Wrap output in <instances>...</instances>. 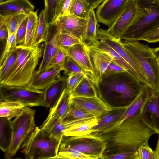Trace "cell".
Segmentation results:
<instances>
[{
    "mask_svg": "<svg viewBox=\"0 0 159 159\" xmlns=\"http://www.w3.org/2000/svg\"><path fill=\"white\" fill-rule=\"evenodd\" d=\"M130 0H104L97 7L98 21L110 27L122 13Z\"/></svg>",
    "mask_w": 159,
    "mask_h": 159,
    "instance_id": "obj_11",
    "label": "cell"
},
{
    "mask_svg": "<svg viewBox=\"0 0 159 159\" xmlns=\"http://www.w3.org/2000/svg\"><path fill=\"white\" fill-rule=\"evenodd\" d=\"M67 51L60 47L58 52L52 61L51 65H59L62 67L66 58L67 56Z\"/></svg>",
    "mask_w": 159,
    "mask_h": 159,
    "instance_id": "obj_47",
    "label": "cell"
},
{
    "mask_svg": "<svg viewBox=\"0 0 159 159\" xmlns=\"http://www.w3.org/2000/svg\"><path fill=\"white\" fill-rule=\"evenodd\" d=\"M48 34L45 42L43 57L36 71L47 68L58 52L60 48L56 40L57 36L61 31V29L57 20L49 24Z\"/></svg>",
    "mask_w": 159,
    "mask_h": 159,
    "instance_id": "obj_12",
    "label": "cell"
},
{
    "mask_svg": "<svg viewBox=\"0 0 159 159\" xmlns=\"http://www.w3.org/2000/svg\"><path fill=\"white\" fill-rule=\"evenodd\" d=\"M87 49L96 79V84L101 80L108 65L113 59L111 56L106 52L88 46Z\"/></svg>",
    "mask_w": 159,
    "mask_h": 159,
    "instance_id": "obj_20",
    "label": "cell"
},
{
    "mask_svg": "<svg viewBox=\"0 0 159 159\" xmlns=\"http://www.w3.org/2000/svg\"><path fill=\"white\" fill-rule=\"evenodd\" d=\"M98 123L96 117L93 116L76 124L65 129L64 135L70 136H79L89 134L91 129Z\"/></svg>",
    "mask_w": 159,
    "mask_h": 159,
    "instance_id": "obj_26",
    "label": "cell"
},
{
    "mask_svg": "<svg viewBox=\"0 0 159 159\" xmlns=\"http://www.w3.org/2000/svg\"><path fill=\"white\" fill-rule=\"evenodd\" d=\"M17 57L16 48L7 57L0 68V84H2L15 66Z\"/></svg>",
    "mask_w": 159,
    "mask_h": 159,
    "instance_id": "obj_35",
    "label": "cell"
},
{
    "mask_svg": "<svg viewBox=\"0 0 159 159\" xmlns=\"http://www.w3.org/2000/svg\"><path fill=\"white\" fill-rule=\"evenodd\" d=\"M128 108L111 109L108 112L97 117V124L91 129L90 134H96L111 128L120 120Z\"/></svg>",
    "mask_w": 159,
    "mask_h": 159,
    "instance_id": "obj_19",
    "label": "cell"
},
{
    "mask_svg": "<svg viewBox=\"0 0 159 159\" xmlns=\"http://www.w3.org/2000/svg\"><path fill=\"white\" fill-rule=\"evenodd\" d=\"M56 40L59 47L66 51L74 45L82 43L75 36L67 33L61 32V31L57 34Z\"/></svg>",
    "mask_w": 159,
    "mask_h": 159,
    "instance_id": "obj_37",
    "label": "cell"
},
{
    "mask_svg": "<svg viewBox=\"0 0 159 159\" xmlns=\"http://www.w3.org/2000/svg\"><path fill=\"white\" fill-rule=\"evenodd\" d=\"M88 47L108 54L112 57L113 59L112 61L122 67L126 71L139 81L137 74L131 66L114 50L107 44L100 40L95 44Z\"/></svg>",
    "mask_w": 159,
    "mask_h": 159,
    "instance_id": "obj_24",
    "label": "cell"
},
{
    "mask_svg": "<svg viewBox=\"0 0 159 159\" xmlns=\"http://www.w3.org/2000/svg\"><path fill=\"white\" fill-rule=\"evenodd\" d=\"M44 91L27 86L0 85V101L20 102L26 107H44Z\"/></svg>",
    "mask_w": 159,
    "mask_h": 159,
    "instance_id": "obj_9",
    "label": "cell"
},
{
    "mask_svg": "<svg viewBox=\"0 0 159 159\" xmlns=\"http://www.w3.org/2000/svg\"><path fill=\"white\" fill-rule=\"evenodd\" d=\"M48 25H47L43 10L38 16L36 30L32 46L40 45L45 42L48 34Z\"/></svg>",
    "mask_w": 159,
    "mask_h": 159,
    "instance_id": "obj_34",
    "label": "cell"
},
{
    "mask_svg": "<svg viewBox=\"0 0 159 159\" xmlns=\"http://www.w3.org/2000/svg\"><path fill=\"white\" fill-rule=\"evenodd\" d=\"M153 92L149 86L143 84L141 90L138 96L127 108L120 120L113 126L119 125L126 119L140 114L142 109L146 102L152 95Z\"/></svg>",
    "mask_w": 159,
    "mask_h": 159,
    "instance_id": "obj_22",
    "label": "cell"
},
{
    "mask_svg": "<svg viewBox=\"0 0 159 159\" xmlns=\"http://www.w3.org/2000/svg\"><path fill=\"white\" fill-rule=\"evenodd\" d=\"M156 133L142 121L140 114L126 119L96 135L106 143L102 158L120 153L134 154L143 144L148 143L151 136Z\"/></svg>",
    "mask_w": 159,
    "mask_h": 159,
    "instance_id": "obj_1",
    "label": "cell"
},
{
    "mask_svg": "<svg viewBox=\"0 0 159 159\" xmlns=\"http://www.w3.org/2000/svg\"><path fill=\"white\" fill-rule=\"evenodd\" d=\"M158 3H159V0H156Z\"/></svg>",
    "mask_w": 159,
    "mask_h": 159,
    "instance_id": "obj_56",
    "label": "cell"
},
{
    "mask_svg": "<svg viewBox=\"0 0 159 159\" xmlns=\"http://www.w3.org/2000/svg\"><path fill=\"white\" fill-rule=\"evenodd\" d=\"M28 17L23 21L16 33V42L17 45H23L25 38Z\"/></svg>",
    "mask_w": 159,
    "mask_h": 159,
    "instance_id": "obj_45",
    "label": "cell"
},
{
    "mask_svg": "<svg viewBox=\"0 0 159 159\" xmlns=\"http://www.w3.org/2000/svg\"><path fill=\"white\" fill-rule=\"evenodd\" d=\"M44 44L28 46L17 45V57L15 67L2 84L27 86L43 55ZM1 85V84H0Z\"/></svg>",
    "mask_w": 159,
    "mask_h": 159,
    "instance_id": "obj_3",
    "label": "cell"
},
{
    "mask_svg": "<svg viewBox=\"0 0 159 159\" xmlns=\"http://www.w3.org/2000/svg\"><path fill=\"white\" fill-rule=\"evenodd\" d=\"M34 8L29 0H6L0 2V15L15 12L28 14Z\"/></svg>",
    "mask_w": 159,
    "mask_h": 159,
    "instance_id": "obj_23",
    "label": "cell"
},
{
    "mask_svg": "<svg viewBox=\"0 0 159 159\" xmlns=\"http://www.w3.org/2000/svg\"><path fill=\"white\" fill-rule=\"evenodd\" d=\"M98 38L108 45L114 50L133 68L137 74L141 83L149 86L147 79L136 58L124 47L121 40H116L111 38L107 33L105 30L98 28L97 31Z\"/></svg>",
    "mask_w": 159,
    "mask_h": 159,
    "instance_id": "obj_10",
    "label": "cell"
},
{
    "mask_svg": "<svg viewBox=\"0 0 159 159\" xmlns=\"http://www.w3.org/2000/svg\"><path fill=\"white\" fill-rule=\"evenodd\" d=\"M87 47V46L82 43L76 44L69 49L67 51V55L83 68L95 84L96 79Z\"/></svg>",
    "mask_w": 159,
    "mask_h": 159,
    "instance_id": "obj_18",
    "label": "cell"
},
{
    "mask_svg": "<svg viewBox=\"0 0 159 159\" xmlns=\"http://www.w3.org/2000/svg\"><path fill=\"white\" fill-rule=\"evenodd\" d=\"M57 0H44V10L47 25L54 21L55 13Z\"/></svg>",
    "mask_w": 159,
    "mask_h": 159,
    "instance_id": "obj_41",
    "label": "cell"
},
{
    "mask_svg": "<svg viewBox=\"0 0 159 159\" xmlns=\"http://www.w3.org/2000/svg\"><path fill=\"white\" fill-rule=\"evenodd\" d=\"M71 1V0H57L54 21L59 16L67 14L68 9Z\"/></svg>",
    "mask_w": 159,
    "mask_h": 159,
    "instance_id": "obj_44",
    "label": "cell"
},
{
    "mask_svg": "<svg viewBox=\"0 0 159 159\" xmlns=\"http://www.w3.org/2000/svg\"><path fill=\"white\" fill-rule=\"evenodd\" d=\"M67 76L68 81L66 88L71 92L76 87L83 76L75 73H71Z\"/></svg>",
    "mask_w": 159,
    "mask_h": 159,
    "instance_id": "obj_46",
    "label": "cell"
},
{
    "mask_svg": "<svg viewBox=\"0 0 159 159\" xmlns=\"http://www.w3.org/2000/svg\"><path fill=\"white\" fill-rule=\"evenodd\" d=\"M62 68L64 74L67 75L71 73H75L87 78H90L83 68L73 59L68 56L66 58Z\"/></svg>",
    "mask_w": 159,
    "mask_h": 159,
    "instance_id": "obj_38",
    "label": "cell"
},
{
    "mask_svg": "<svg viewBox=\"0 0 159 159\" xmlns=\"http://www.w3.org/2000/svg\"><path fill=\"white\" fill-rule=\"evenodd\" d=\"M92 159L89 156L75 150L59 152L54 159Z\"/></svg>",
    "mask_w": 159,
    "mask_h": 159,
    "instance_id": "obj_42",
    "label": "cell"
},
{
    "mask_svg": "<svg viewBox=\"0 0 159 159\" xmlns=\"http://www.w3.org/2000/svg\"><path fill=\"white\" fill-rule=\"evenodd\" d=\"M92 10L85 0H71L68 11V14L88 19Z\"/></svg>",
    "mask_w": 159,
    "mask_h": 159,
    "instance_id": "obj_33",
    "label": "cell"
},
{
    "mask_svg": "<svg viewBox=\"0 0 159 159\" xmlns=\"http://www.w3.org/2000/svg\"><path fill=\"white\" fill-rule=\"evenodd\" d=\"M95 85L98 97L111 109L128 107L139 93L143 84L125 71L104 73Z\"/></svg>",
    "mask_w": 159,
    "mask_h": 159,
    "instance_id": "obj_2",
    "label": "cell"
},
{
    "mask_svg": "<svg viewBox=\"0 0 159 159\" xmlns=\"http://www.w3.org/2000/svg\"><path fill=\"white\" fill-rule=\"evenodd\" d=\"M142 40L145 41L149 43L159 42V26L144 37Z\"/></svg>",
    "mask_w": 159,
    "mask_h": 159,
    "instance_id": "obj_48",
    "label": "cell"
},
{
    "mask_svg": "<svg viewBox=\"0 0 159 159\" xmlns=\"http://www.w3.org/2000/svg\"><path fill=\"white\" fill-rule=\"evenodd\" d=\"M38 20L37 11H31L28 14L26 34L23 45L32 46L36 30Z\"/></svg>",
    "mask_w": 159,
    "mask_h": 159,
    "instance_id": "obj_36",
    "label": "cell"
},
{
    "mask_svg": "<svg viewBox=\"0 0 159 159\" xmlns=\"http://www.w3.org/2000/svg\"><path fill=\"white\" fill-rule=\"evenodd\" d=\"M40 127L50 135L61 139L67 128L62 120L57 116L50 114Z\"/></svg>",
    "mask_w": 159,
    "mask_h": 159,
    "instance_id": "obj_25",
    "label": "cell"
},
{
    "mask_svg": "<svg viewBox=\"0 0 159 159\" xmlns=\"http://www.w3.org/2000/svg\"><path fill=\"white\" fill-rule=\"evenodd\" d=\"M71 93V97H98L95 83L84 77Z\"/></svg>",
    "mask_w": 159,
    "mask_h": 159,
    "instance_id": "obj_27",
    "label": "cell"
},
{
    "mask_svg": "<svg viewBox=\"0 0 159 159\" xmlns=\"http://www.w3.org/2000/svg\"><path fill=\"white\" fill-rule=\"evenodd\" d=\"M136 6L135 0H130L127 6L112 25L106 30L112 39L121 40V37L135 17Z\"/></svg>",
    "mask_w": 159,
    "mask_h": 159,
    "instance_id": "obj_13",
    "label": "cell"
},
{
    "mask_svg": "<svg viewBox=\"0 0 159 159\" xmlns=\"http://www.w3.org/2000/svg\"><path fill=\"white\" fill-rule=\"evenodd\" d=\"M143 122L155 131L159 133V91L154 92L148 99L140 112Z\"/></svg>",
    "mask_w": 159,
    "mask_h": 159,
    "instance_id": "obj_15",
    "label": "cell"
},
{
    "mask_svg": "<svg viewBox=\"0 0 159 159\" xmlns=\"http://www.w3.org/2000/svg\"><path fill=\"white\" fill-rule=\"evenodd\" d=\"M132 159H156L154 151L149 147L148 143L141 145L133 155Z\"/></svg>",
    "mask_w": 159,
    "mask_h": 159,
    "instance_id": "obj_39",
    "label": "cell"
},
{
    "mask_svg": "<svg viewBox=\"0 0 159 159\" xmlns=\"http://www.w3.org/2000/svg\"><path fill=\"white\" fill-rule=\"evenodd\" d=\"M61 139L36 127L23 143L21 152L26 159H54L58 153Z\"/></svg>",
    "mask_w": 159,
    "mask_h": 159,
    "instance_id": "obj_5",
    "label": "cell"
},
{
    "mask_svg": "<svg viewBox=\"0 0 159 159\" xmlns=\"http://www.w3.org/2000/svg\"><path fill=\"white\" fill-rule=\"evenodd\" d=\"M16 32L9 36L1 56L0 66L3 63L8 55L16 48L17 45L16 42Z\"/></svg>",
    "mask_w": 159,
    "mask_h": 159,
    "instance_id": "obj_43",
    "label": "cell"
},
{
    "mask_svg": "<svg viewBox=\"0 0 159 159\" xmlns=\"http://www.w3.org/2000/svg\"><path fill=\"white\" fill-rule=\"evenodd\" d=\"M62 67L59 65H51L47 68L36 71L34 74L28 87L43 91L61 76Z\"/></svg>",
    "mask_w": 159,
    "mask_h": 159,
    "instance_id": "obj_16",
    "label": "cell"
},
{
    "mask_svg": "<svg viewBox=\"0 0 159 159\" xmlns=\"http://www.w3.org/2000/svg\"><path fill=\"white\" fill-rule=\"evenodd\" d=\"M122 42L125 48L138 61L147 79L149 86L154 92L159 91V64L152 48L138 41Z\"/></svg>",
    "mask_w": 159,
    "mask_h": 159,
    "instance_id": "obj_6",
    "label": "cell"
},
{
    "mask_svg": "<svg viewBox=\"0 0 159 159\" xmlns=\"http://www.w3.org/2000/svg\"><path fill=\"white\" fill-rule=\"evenodd\" d=\"M126 71L125 69L117 64L111 61L108 65L104 73H113Z\"/></svg>",
    "mask_w": 159,
    "mask_h": 159,
    "instance_id": "obj_50",
    "label": "cell"
},
{
    "mask_svg": "<svg viewBox=\"0 0 159 159\" xmlns=\"http://www.w3.org/2000/svg\"><path fill=\"white\" fill-rule=\"evenodd\" d=\"M71 92L66 88L55 105L50 109L49 114L55 115L63 121L70 108Z\"/></svg>",
    "mask_w": 159,
    "mask_h": 159,
    "instance_id": "obj_28",
    "label": "cell"
},
{
    "mask_svg": "<svg viewBox=\"0 0 159 159\" xmlns=\"http://www.w3.org/2000/svg\"><path fill=\"white\" fill-rule=\"evenodd\" d=\"M28 16V14L15 12L4 15H0V18L5 23L7 27L9 36L16 33L18 28Z\"/></svg>",
    "mask_w": 159,
    "mask_h": 159,
    "instance_id": "obj_31",
    "label": "cell"
},
{
    "mask_svg": "<svg viewBox=\"0 0 159 159\" xmlns=\"http://www.w3.org/2000/svg\"><path fill=\"white\" fill-rule=\"evenodd\" d=\"M106 147L104 141L95 134L79 136L63 135L59 152L75 150L90 156L92 159H102Z\"/></svg>",
    "mask_w": 159,
    "mask_h": 159,
    "instance_id": "obj_8",
    "label": "cell"
},
{
    "mask_svg": "<svg viewBox=\"0 0 159 159\" xmlns=\"http://www.w3.org/2000/svg\"><path fill=\"white\" fill-rule=\"evenodd\" d=\"M56 20L59 23L61 32L75 36L83 44L88 19L68 14L59 16Z\"/></svg>",
    "mask_w": 159,
    "mask_h": 159,
    "instance_id": "obj_14",
    "label": "cell"
},
{
    "mask_svg": "<svg viewBox=\"0 0 159 159\" xmlns=\"http://www.w3.org/2000/svg\"><path fill=\"white\" fill-rule=\"evenodd\" d=\"M9 37V32L7 26L3 20L0 18V40L6 42Z\"/></svg>",
    "mask_w": 159,
    "mask_h": 159,
    "instance_id": "obj_49",
    "label": "cell"
},
{
    "mask_svg": "<svg viewBox=\"0 0 159 159\" xmlns=\"http://www.w3.org/2000/svg\"><path fill=\"white\" fill-rule=\"evenodd\" d=\"M133 154L127 153H120L105 156L103 159H132Z\"/></svg>",
    "mask_w": 159,
    "mask_h": 159,
    "instance_id": "obj_51",
    "label": "cell"
},
{
    "mask_svg": "<svg viewBox=\"0 0 159 159\" xmlns=\"http://www.w3.org/2000/svg\"><path fill=\"white\" fill-rule=\"evenodd\" d=\"M35 113V110L25 107L20 114L11 120V139L9 148L4 153L5 159H11L15 156L36 127Z\"/></svg>",
    "mask_w": 159,
    "mask_h": 159,
    "instance_id": "obj_7",
    "label": "cell"
},
{
    "mask_svg": "<svg viewBox=\"0 0 159 159\" xmlns=\"http://www.w3.org/2000/svg\"><path fill=\"white\" fill-rule=\"evenodd\" d=\"M67 81L68 76H61L43 90L44 107L50 109L54 107L66 88Z\"/></svg>",
    "mask_w": 159,
    "mask_h": 159,
    "instance_id": "obj_21",
    "label": "cell"
},
{
    "mask_svg": "<svg viewBox=\"0 0 159 159\" xmlns=\"http://www.w3.org/2000/svg\"><path fill=\"white\" fill-rule=\"evenodd\" d=\"M70 102L77 107L96 117L111 109L98 97H71Z\"/></svg>",
    "mask_w": 159,
    "mask_h": 159,
    "instance_id": "obj_17",
    "label": "cell"
},
{
    "mask_svg": "<svg viewBox=\"0 0 159 159\" xmlns=\"http://www.w3.org/2000/svg\"><path fill=\"white\" fill-rule=\"evenodd\" d=\"M158 62H159V58H158Z\"/></svg>",
    "mask_w": 159,
    "mask_h": 159,
    "instance_id": "obj_57",
    "label": "cell"
},
{
    "mask_svg": "<svg viewBox=\"0 0 159 159\" xmlns=\"http://www.w3.org/2000/svg\"><path fill=\"white\" fill-rule=\"evenodd\" d=\"M97 21L94 10H92L90 12L88 19L85 34L83 41L84 45L90 46L98 41L97 31L99 26L97 24Z\"/></svg>",
    "mask_w": 159,
    "mask_h": 159,
    "instance_id": "obj_29",
    "label": "cell"
},
{
    "mask_svg": "<svg viewBox=\"0 0 159 159\" xmlns=\"http://www.w3.org/2000/svg\"><path fill=\"white\" fill-rule=\"evenodd\" d=\"M136 12L130 25L121 39L128 41L142 40L159 26V3L156 0H135Z\"/></svg>",
    "mask_w": 159,
    "mask_h": 159,
    "instance_id": "obj_4",
    "label": "cell"
},
{
    "mask_svg": "<svg viewBox=\"0 0 159 159\" xmlns=\"http://www.w3.org/2000/svg\"><path fill=\"white\" fill-rule=\"evenodd\" d=\"M6 0H0V2L4 1Z\"/></svg>",
    "mask_w": 159,
    "mask_h": 159,
    "instance_id": "obj_55",
    "label": "cell"
},
{
    "mask_svg": "<svg viewBox=\"0 0 159 159\" xmlns=\"http://www.w3.org/2000/svg\"><path fill=\"white\" fill-rule=\"evenodd\" d=\"M93 116H94L77 107L71 103L68 114L63 121L77 120Z\"/></svg>",
    "mask_w": 159,
    "mask_h": 159,
    "instance_id": "obj_40",
    "label": "cell"
},
{
    "mask_svg": "<svg viewBox=\"0 0 159 159\" xmlns=\"http://www.w3.org/2000/svg\"><path fill=\"white\" fill-rule=\"evenodd\" d=\"M154 53L155 54L157 57L159 58V47L157 48H152Z\"/></svg>",
    "mask_w": 159,
    "mask_h": 159,
    "instance_id": "obj_54",
    "label": "cell"
},
{
    "mask_svg": "<svg viewBox=\"0 0 159 159\" xmlns=\"http://www.w3.org/2000/svg\"><path fill=\"white\" fill-rule=\"evenodd\" d=\"M104 0H85L91 9L94 10Z\"/></svg>",
    "mask_w": 159,
    "mask_h": 159,
    "instance_id": "obj_52",
    "label": "cell"
},
{
    "mask_svg": "<svg viewBox=\"0 0 159 159\" xmlns=\"http://www.w3.org/2000/svg\"><path fill=\"white\" fill-rule=\"evenodd\" d=\"M158 134H159V138L156 148L154 151L156 159H159V133Z\"/></svg>",
    "mask_w": 159,
    "mask_h": 159,
    "instance_id": "obj_53",
    "label": "cell"
},
{
    "mask_svg": "<svg viewBox=\"0 0 159 159\" xmlns=\"http://www.w3.org/2000/svg\"><path fill=\"white\" fill-rule=\"evenodd\" d=\"M25 107L24 105L18 102L0 101V117L11 120L12 118L20 114Z\"/></svg>",
    "mask_w": 159,
    "mask_h": 159,
    "instance_id": "obj_30",
    "label": "cell"
},
{
    "mask_svg": "<svg viewBox=\"0 0 159 159\" xmlns=\"http://www.w3.org/2000/svg\"><path fill=\"white\" fill-rule=\"evenodd\" d=\"M10 121L6 118L0 117V148L4 153L7 151L11 139Z\"/></svg>",
    "mask_w": 159,
    "mask_h": 159,
    "instance_id": "obj_32",
    "label": "cell"
}]
</instances>
